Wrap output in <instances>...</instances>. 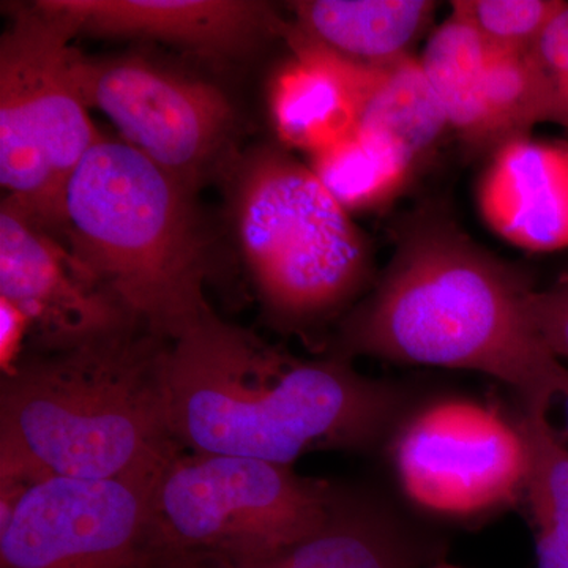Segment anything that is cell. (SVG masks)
Masks as SVG:
<instances>
[{"mask_svg":"<svg viewBox=\"0 0 568 568\" xmlns=\"http://www.w3.org/2000/svg\"><path fill=\"white\" fill-rule=\"evenodd\" d=\"M171 417L186 450L294 463L394 435L406 396L346 358L304 361L211 313L171 343Z\"/></svg>","mask_w":568,"mask_h":568,"instance_id":"cell-1","label":"cell"},{"mask_svg":"<svg viewBox=\"0 0 568 568\" xmlns=\"http://www.w3.org/2000/svg\"><path fill=\"white\" fill-rule=\"evenodd\" d=\"M534 287L454 223L422 215L399 237L373 293L343 321L336 357L465 369L551 406L568 377L529 313Z\"/></svg>","mask_w":568,"mask_h":568,"instance_id":"cell-2","label":"cell"},{"mask_svg":"<svg viewBox=\"0 0 568 568\" xmlns=\"http://www.w3.org/2000/svg\"><path fill=\"white\" fill-rule=\"evenodd\" d=\"M171 343L134 324L26 347L0 376V448L51 477L156 484L185 450L171 417Z\"/></svg>","mask_w":568,"mask_h":568,"instance_id":"cell-3","label":"cell"},{"mask_svg":"<svg viewBox=\"0 0 568 568\" xmlns=\"http://www.w3.org/2000/svg\"><path fill=\"white\" fill-rule=\"evenodd\" d=\"M192 194L123 141L100 140L63 194L61 237L133 320L174 342L211 315Z\"/></svg>","mask_w":568,"mask_h":568,"instance_id":"cell-4","label":"cell"},{"mask_svg":"<svg viewBox=\"0 0 568 568\" xmlns=\"http://www.w3.org/2000/svg\"><path fill=\"white\" fill-rule=\"evenodd\" d=\"M233 219L265 313L283 331L323 323L368 280V244L349 212L278 149H260L239 168Z\"/></svg>","mask_w":568,"mask_h":568,"instance_id":"cell-5","label":"cell"},{"mask_svg":"<svg viewBox=\"0 0 568 568\" xmlns=\"http://www.w3.org/2000/svg\"><path fill=\"white\" fill-rule=\"evenodd\" d=\"M338 495L335 485L298 476L294 466L183 452L156 480L152 506L179 560L250 566L315 536Z\"/></svg>","mask_w":568,"mask_h":568,"instance_id":"cell-6","label":"cell"},{"mask_svg":"<svg viewBox=\"0 0 568 568\" xmlns=\"http://www.w3.org/2000/svg\"><path fill=\"white\" fill-rule=\"evenodd\" d=\"M73 26L44 0L17 7L0 40V183L52 233L74 168L102 136L74 82Z\"/></svg>","mask_w":568,"mask_h":568,"instance_id":"cell-7","label":"cell"},{"mask_svg":"<svg viewBox=\"0 0 568 568\" xmlns=\"http://www.w3.org/2000/svg\"><path fill=\"white\" fill-rule=\"evenodd\" d=\"M403 495L440 518L491 514L525 496L529 447L521 422L465 396L426 403L390 437Z\"/></svg>","mask_w":568,"mask_h":568,"instance_id":"cell-8","label":"cell"},{"mask_svg":"<svg viewBox=\"0 0 568 568\" xmlns=\"http://www.w3.org/2000/svg\"><path fill=\"white\" fill-rule=\"evenodd\" d=\"M155 484L50 477L0 525V568H178L156 526Z\"/></svg>","mask_w":568,"mask_h":568,"instance_id":"cell-9","label":"cell"},{"mask_svg":"<svg viewBox=\"0 0 568 568\" xmlns=\"http://www.w3.org/2000/svg\"><path fill=\"white\" fill-rule=\"evenodd\" d=\"M71 71L88 108L102 111L121 141L190 193L226 156L234 108L211 82L141 55L95 59L78 51Z\"/></svg>","mask_w":568,"mask_h":568,"instance_id":"cell-10","label":"cell"},{"mask_svg":"<svg viewBox=\"0 0 568 568\" xmlns=\"http://www.w3.org/2000/svg\"><path fill=\"white\" fill-rule=\"evenodd\" d=\"M0 297L31 321L28 346H69L140 324L62 237L9 197L0 205Z\"/></svg>","mask_w":568,"mask_h":568,"instance_id":"cell-11","label":"cell"},{"mask_svg":"<svg viewBox=\"0 0 568 568\" xmlns=\"http://www.w3.org/2000/svg\"><path fill=\"white\" fill-rule=\"evenodd\" d=\"M78 36L178 44L209 58H245L286 26L250 0H44Z\"/></svg>","mask_w":568,"mask_h":568,"instance_id":"cell-12","label":"cell"},{"mask_svg":"<svg viewBox=\"0 0 568 568\" xmlns=\"http://www.w3.org/2000/svg\"><path fill=\"white\" fill-rule=\"evenodd\" d=\"M485 223L534 253L568 248V144L519 136L491 152L477 186Z\"/></svg>","mask_w":568,"mask_h":568,"instance_id":"cell-13","label":"cell"},{"mask_svg":"<svg viewBox=\"0 0 568 568\" xmlns=\"http://www.w3.org/2000/svg\"><path fill=\"white\" fill-rule=\"evenodd\" d=\"M293 59L276 71L268 93L272 122L283 144L310 156L357 129L362 97L375 65H364L284 29Z\"/></svg>","mask_w":568,"mask_h":568,"instance_id":"cell-14","label":"cell"},{"mask_svg":"<svg viewBox=\"0 0 568 568\" xmlns=\"http://www.w3.org/2000/svg\"><path fill=\"white\" fill-rule=\"evenodd\" d=\"M293 6L295 32L364 65L409 54L436 10L429 0H302Z\"/></svg>","mask_w":568,"mask_h":568,"instance_id":"cell-15","label":"cell"},{"mask_svg":"<svg viewBox=\"0 0 568 568\" xmlns=\"http://www.w3.org/2000/svg\"><path fill=\"white\" fill-rule=\"evenodd\" d=\"M357 126L390 138L416 164L452 132L420 61L410 54L375 67Z\"/></svg>","mask_w":568,"mask_h":568,"instance_id":"cell-16","label":"cell"},{"mask_svg":"<svg viewBox=\"0 0 568 568\" xmlns=\"http://www.w3.org/2000/svg\"><path fill=\"white\" fill-rule=\"evenodd\" d=\"M493 50L466 18L452 10L418 58L452 132L474 152H485L481 89Z\"/></svg>","mask_w":568,"mask_h":568,"instance_id":"cell-17","label":"cell"},{"mask_svg":"<svg viewBox=\"0 0 568 568\" xmlns=\"http://www.w3.org/2000/svg\"><path fill=\"white\" fill-rule=\"evenodd\" d=\"M417 164L395 141L355 129L345 140L310 156V170L347 212L376 211L395 200Z\"/></svg>","mask_w":568,"mask_h":568,"instance_id":"cell-18","label":"cell"},{"mask_svg":"<svg viewBox=\"0 0 568 568\" xmlns=\"http://www.w3.org/2000/svg\"><path fill=\"white\" fill-rule=\"evenodd\" d=\"M233 567L398 568L399 558L384 515L372 504L339 488L331 518L315 536L275 558Z\"/></svg>","mask_w":568,"mask_h":568,"instance_id":"cell-19","label":"cell"},{"mask_svg":"<svg viewBox=\"0 0 568 568\" xmlns=\"http://www.w3.org/2000/svg\"><path fill=\"white\" fill-rule=\"evenodd\" d=\"M549 407H523L529 447L525 497L536 526V568H568V447L552 428Z\"/></svg>","mask_w":568,"mask_h":568,"instance_id":"cell-20","label":"cell"},{"mask_svg":"<svg viewBox=\"0 0 568 568\" xmlns=\"http://www.w3.org/2000/svg\"><path fill=\"white\" fill-rule=\"evenodd\" d=\"M484 149L495 152L504 142L529 136L540 122H552L555 85L529 51L493 50L484 89Z\"/></svg>","mask_w":568,"mask_h":568,"instance_id":"cell-21","label":"cell"},{"mask_svg":"<svg viewBox=\"0 0 568 568\" xmlns=\"http://www.w3.org/2000/svg\"><path fill=\"white\" fill-rule=\"evenodd\" d=\"M564 3L560 0H458L452 2V10L466 18L495 50L530 51Z\"/></svg>","mask_w":568,"mask_h":568,"instance_id":"cell-22","label":"cell"},{"mask_svg":"<svg viewBox=\"0 0 568 568\" xmlns=\"http://www.w3.org/2000/svg\"><path fill=\"white\" fill-rule=\"evenodd\" d=\"M529 313L548 349L568 361V272L548 290L532 291Z\"/></svg>","mask_w":568,"mask_h":568,"instance_id":"cell-23","label":"cell"},{"mask_svg":"<svg viewBox=\"0 0 568 568\" xmlns=\"http://www.w3.org/2000/svg\"><path fill=\"white\" fill-rule=\"evenodd\" d=\"M534 61L551 78L552 85L568 80V3L552 17L530 48Z\"/></svg>","mask_w":568,"mask_h":568,"instance_id":"cell-24","label":"cell"},{"mask_svg":"<svg viewBox=\"0 0 568 568\" xmlns=\"http://www.w3.org/2000/svg\"><path fill=\"white\" fill-rule=\"evenodd\" d=\"M32 324L22 310L0 297V372L10 373L31 339Z\"/></svg>","mask_w":568,"mask_h":568,"instance_id":"cell-25","label":"cell"},{"mask_svg":"<svg viewBox=\"0 0 568 568\" xmlns=\"http://www.w3.org/2000/svg\"><path fill=\"white\" fill-rule=\"evenodd\" d=\"M552 122L568 126V80L555 84V115Z\"/></svg>","mask_w":568,"mask_h":568,"instance_id":"cell-26","label":"cell"},{"mask_svg":"<svg viewBox=\"0 0 568 568\" xmlns=\"http://www.w3.org/2000/svg\"><path fill=\"white\" fill-rule=\"evenodd\" d=\"M181 568H235L227 566V564L219 562V560L203 559V558H186L183 559Z\"/></svg>","mask_w":568,"mask_h":568,"instance_id":"cell-27","label":"cell"},{"mask_svg":"<svg viewBox=\"0 0 568 568\" xmlns=\"http://www.w3.org/2000/svg\"><path fill=\"white\" fill-rule=\"evenodd\" d=\"M560 396L566 399L567 413H568V377L566 384H564L562 392H560Z\"/></svg>","mask_w":568,"mask_h":568,"instance_id":"cell-28","label":"cell"},{"mask_svg":"<svg viewBox=\"0 0 568 568\" xmlns=\"http://www.w3.org/2000/svg\"><path fill=\"white\" fill-rule=\"evenodd\" d=\"M433 568H462V567H455V566H437Z\"/></svg>","mask_w":568,"mask_h":568,"instance_id":"cell-29","label":"cell"}]
</instances>
